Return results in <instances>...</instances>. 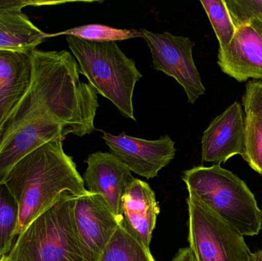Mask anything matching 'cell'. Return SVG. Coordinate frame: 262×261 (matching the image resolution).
<instances>
[{
	"label": "cell",
	"mask_w": 262,
	"mask_h": 261,
	"mask_svg": "<svg viewBox=\"0 0 262 261\" xmlns=\"http://www.w3.org/2000/svg\"><path fill=\"white\" fill-rule=\"evenodd\" d=\"M30 85L0 133V185L12 167L43 144L95 130L96 90L80 79L73 55L35 49Z\"/></svg>",
	"instance_id": "cell-1"
},
{
	"label": "cell",
	"mask_w": 262,
	"mask_h": 261,
	"mask_svg": "<svg viewBox=\"0 0 262 261\" xmlns=\"http://www.w3.org/2000/svg\"><path fill=\"white\" fill-rule=\"evenodd\" d=\"M64 139L56 138L31 152L6 177L4 184L19 208L16 237L53 206L62 193L81 196L89 193L73 159L64 153Z\"/></svg>",
	"instance_id": "cell-2"
},
{
	"label": "cell",
	"mask_w": 262,
	"mask_h": 261,
	"mask_svg": "<svg viewBox=\"0 0 262 261\" xmlns=\"http://www.w3.org/2000/svg\"><path fill=\"white\" fill-rule=\"evenodd\" d=\"M189 196L203 202L243 236L262 228V211L244 181L220 164L193 167L182 177Z\"/></svg>",
	"instance_id": "cell-3"
},
{
	"label": "cell",
	"mask_w": 262,
	"mask_h": 261,
	"mask_svg": "<svg viewBox=\"0 0 262 261\" xmlns=\"http://www.w3.org/2000/svg\"><path fill=\"white\" fill-rule=\"evenodd\" d=\"M66 41L89 84L116 106L120 113L136 121L133 95L142 78L134 60L127 58L116 41L98 42L66 36Z\"/></svg>",
	"instance_id": "cell-4"
},
{
	"label": "cell",
	"mask_w": 262,
	"mask_h": 261,
	"mask_svg": "<svg viewBox=\"0 0 262 261\" xmlns=\"http://www.w3.org/2000/svg\"><path fill=\"white\" fill-rule=\"evenodd\" d=\"M75 196L64 193L58 202L17 236L11 261H85L74 222Z\"/></svg>",
	"instance_id": "cell-5"
},
{
	"label": "cell",
	"mask_w": 262,
	"mask_h": 261,
	"mask_svg": "<svg viewBox=\"0 0 262 261\" xmlns=\"http://www.w3.org/2000/svg\"><path fill=\"white\" fill-rule=\"evenodd\" d=\"M189 211V248L196 261H249L252 252L242 235L205 204L192 196Z\"/></svg>",
	"instance_id": "cell-6"
},
{
	"label": "cell",
	"mask_w": 262,
	"mask_h": 261,
	"mask_svg": "<svg viewBox=\"0 0 262 261\" xmlns=\"http://www.w3.org/2000/svg\"><path fill=\"white\" fill-rule=\"evenodd\" d=\"M140 31L150 50L154 69L173 78L184 89L188 102L195 104L206 93L192 56L195 43L188 37L176 36L169 32Z\"/></svg>",
	"instance_id": "cell-7"
},
{
	"label": "cell",
	"mask_w": 262,
	"mask_h": 261,
	"mask_svg": "<svg viewBox=\"0 0 262 261\" xmlns=\"http://www.w3.org/2000/svg\"><path fill=\"white\" fill-rule=\"evenodd\" d=\"M74 222L85 261H98L124 219L114 215L100 195L75 196Z\"/></svg>",
	"instance_id": "cell-8"
},
{
	"label": "cell",
	"mask_w": 262,
	"mask_h": 261,
	"mask_svg": "<svg viewBox=\"0 0 262 261\" xmlns=\"http://www.w3.org/2000/svg\"><path fill=\"white\" fill-rule=\"evenodd\" d=\"M235 27L230 43L219 49V66L238 82L262 81V18L252 17Z\"/></svg>",
	"instance_id": "cell-9"
},
{
	"label": "cell",
	"mask_w": 262,
	"mask_h": 261,
	"mask_svg": "<svg viewBox=\"0 0 262 261\" xmlns=\"http://www.w3.org/2000/svg\"><path fill=\"white\" fill-rule=\"evenodd\" d=\"M102 138L112 154L122 161L131 172L146 179L157 177L159 172L174 159L177 151L175 142L169 136L147 140L124 133H104Z\"/></svg>",
	"instance_id": "cell-10"
},
{
	"label": "cell",
	"mask_w": 262,
	"mask_h": 261,
	"mask_svg": "<svg viewBox=\"0 0 262 261\" xmlns=\"http://www.w3.org/2000/svg\"><path fill=\"white\" fill-rule=\"evenodd\" d=\"M246 124L241 104L235 101L209 124L202 137V159L221 164L245 152Z\"/></svg>",
	"instance_id": "cell-11"
},
{
	"label": "cell",
	"mask_w": 262,
	"mask_h": 261,
	"mask_svg": "<svg viewBox=\"0 0 262 261\" xmlns=\"http://www.w3.org/2000/svg\"><path fill=\"white\" fill-rule=\"evenodd\" d=\"M86 162L88 167L83 179L88 191L102 196L114 215L124 219L121 199L135 179L128 167L112 153H92Z\"/></svg>",
	"instance_id": "cell-12"
},
{
	"label": "cell",
	"mask_w": 262,
	"mask_h": 261,
	"mask_svg": "<svg viewBox=\"0 0 262 261\" xmlns=\"http://www.w3.org/2000/svg\"><path fill=\"white\" fill-rule=\"evenodd\" d=\"M121 208L127 228L143 246L149 250L152 231L160 213V207L152 188L146 182L134 179L123 195Z\"/></svg>",
	"instance_id": "cell-13"
},
{
	"label": "cell",
	"mask_w": 262,
	"mask_h": 261,
	"mask_svg": "<svg viewBox=\"0 0 262 261\" xmlns=\"http://www.w3.org/2000/svg\"><path fill=\"white\" fill-rule=\"evenodd\" d=\"M30 54L0 51L1 129L30 85L32 72Z\"/></svg>",
	"instance_id": "cell-14"
},
{
	"label": "cell",
	"mask_w": 262,
	"mask_h": 261,
	"mask_svg": "<svg viewBox=\"0 0 262 261\" xmlns=\"http://www.w3.org/2000/svg\"><path fill=\"white\" fill-rule=\"evenodd\" d=\"M49 37L21 9L0 11V51L30 54Z\"/></svg>",
	"instance_id": "cell-15"
},
{
	"label": "cell",
	"mask_w": 262,
	"mask_h": 261,
	"mask_svg": "<svg viewBox=\"0 0 262 261\" xmlns=\"http://www.w3.org/2000/svg\"><path fill=\"white\" fill-rule=\"evenodd\" d=\"M98 261L156 260L123 220Z\"/></svg>",
	"instance_id": "cell-16"
},
{
	"label": "cell",
	"mask_w": 262,
	"mask_h": 261,
	"mask_svg": "<svg viewBox=\"0 0 262 261\" xmlns=\"http://www.w3.org/2000/svg\"><path fill=\"white\" fill-rule=\"evenodd\" d=\"M19 219V208L5 184L0 185V256L10 252Z\"/></svg>",
	"instance_id": "cell-17"
},
{
	"label": "cell",
	"mask_w": 262,
	"mask_h": 261,
	"mask_svg": "<svg viewBox=\"0 0 262 261\" xmlns=\"http://www.w3.org/2000/svg\"><path fill=\"white\" fill-rule=\"evenodd\" d=\"M66 35L75 37L86 41L108 42L123 41L134 38H143L140 31L136 29H121L99 24H89L68 29L56 34H50V37Z\"/></svg>",
	"instance_id": "cell-18"
},
{
	"label": "cell",
	"mask_w": 262,
	"mask_h": 261,
	"mask_svg": "<svg viewBox=\"0 0 262 261\" xmlns=\"http://www.w3.org/2000/svg\"><path fill=\"white\" fill-rule=\"evenodd\" d=\"M212 29L220 43V49L226 47L235 35L236 27L234 24L226 0H201Z\"/></svg>",
	"instance_id": "cell-19"
},
{
	"label": "cell",
	"mask_w": 262,
	"mask_h": 261,
	"mask_svg": "<svg viewBox=\"0 0 262 261\" xmlns=\"http://www.w3.org/2000/svg\"><path fill=\"white\" fill-rule=\"evenodd\" d=\"M245 124V152L242 157L252 170L262 175V116L247 113Z\"/></svg>",
	"instance_id": "cell-20"
},
{
	"label": "cell",
	"mask_w": 262,
	"mask_h": 261,
	"mask_svg": "<svg viewBox=\"0 0 262 261\" xmlns=\"http://www.w3.org/2000/svg\"><path fill=\"white\" fill-rule=\"evenodd\" d=\"M226 2L235 26L252 17H262V0H226Z\"/></svg>",
	"instance_id": "cell-21"
},
{
	"label": "cell",
	"mask_w": 262,
	"mask_h": 261,
	"mask_svg": "<svg viewBox=\"0 0 262 261\" xmlns=\"http://www.w3.org/2000/svg\"><path fill=\"white\" fill-rule=\"evenodd\" d=\"M245 111L262 116V81L252 80L246 84L243 97Z\"/></svg>",
	"instance_id": "cell-22"
},
{
	"label": "cell",
	"mask_w": 262,
	"mask_h": 261,
	"mask_svg": "<svg viewBox=\"0 0 262 261\" xmlns=\"http://www.w3.org/2000/svg\"><path fill=\"white\" fill-rule=\"evenodd\" d=\"M40 1L30 0H0V11L6 9H21L29 6H41Z\"/></svg>",
	"instance_id": "cell-23"
},
{
	"label": "cell",
	"mask_w": 262,
	"mask_h": 261,
	"mask_svg": "<svg viewBox=\"0 0 262 261\" xmlns=\"http://www.w3.org/2000/svg\"><path fill=\"white\" fill-rule=\"evenodd\" d=\"M172 261H196L189 247L179 250Z\"/></svg>",
	"instance_id": "cell-24"
},
{
	"label": "cell",
	"mask_w": 262,
	"mask_h": 261,
	"mask_svg": "<svg viewBox=\"0 0 262 261\" xmlns=\"http://www.w3.org/2000/svg\"><path fill=\"white\" fill-rule=\"evenodd\" d=\"M249 261H262V250L252 253Z\"/></svg>",
	"instance_id": "cell-25"
},
{
	"label": "cell",
	"mask_w": 262,
	"mask_h": 261,
	"mask_svg": "<svg viewBox=\"0 0 262 261\" xmlns=\"http://www.w3.org/2000/svg\"><path fill=\"white\" fill-rule=\"evenodd\" d=\"M0 261H11L10 259L8 257L7 254L6 255L0 256Z\"/></svg>",
	"instance_id": "cell-26"
},
{
	"label": "cell",
	"mask_w": 262,
	"mask_h": 261,
	"mask_svg": "<svg viewBox=\"0 0 262 261\" xmlns=\"http://www.w3.org/2000/svg\"><path fill=\"white\" fill-rule=\"evenodd\" d=\"M1 130H2V129H1V127H0V133H1Z\"/></svg>",
	"instance_id": "cell-27"
},
{
	"label": "cell",
	"mask_w": 262,
	"mask_h": 261,
	"mask_svg": "<svg viewBox=\"0 0 262 261\" xmlns=\"http://www.w3.org/2000/svg\"><path fill=\"white\" fill-rule=\"evenodd\" d=\"M254 17H255V16H254ZM258 17H259V16H258ZM260 18H262V17H260Z\"/></svg>",
	"instance_id": "cell-28"
}]
</instances>
